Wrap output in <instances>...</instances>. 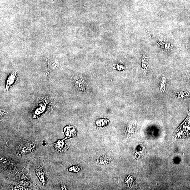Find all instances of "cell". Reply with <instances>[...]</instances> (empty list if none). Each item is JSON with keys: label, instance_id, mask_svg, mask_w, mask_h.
I'll list each match as a JSON object with an SVG mask.
<instances>
[{"label": "cell", "instance_id": "2", "mask_svg": "<svg viewBox=\"0 0 190 190\" xmlns=\"http://www.w3.org/2000/svg\"><path fill=\"white\" fill-rule=\"evenodd\" d=\"M17 77V75L16 71L13 72L11 74L6 82L5 88L6 89H9L13 86L15 83L16 82Z\"/></svg>", "mask_w": 190, "mask_h": 190}, {"label": "cell", "instance_id": "4", "mask_svg": "<svg viewBox=\"0 0 190 190\" xmlns=\"http://www.w3.org/2000/svg\"><path fill=\"white\" fill-rule=\"evenodd\" d=\"M14 190H26V189H25V188L23 187H15V188H14Z\"/></svg>", "mask_w": 190, "mask_h": 190}, {"label": "cell", "instance_id": "1", "mask_svg": "<svg viewBox=\"0 0 190 190\" xmlns=\"http://www.w3.org/2000/svg\"><path fill=\"white\" fill-rule=\"evenodd\" d=\"M190 136V115L177 129L173 135L174 139L185 138Z\"/></svg>", "mask_w": 190, "mask_h": 190}, {"label": "cell", "instance_id": "3", "mask_svg": "<svg viewBox=\"0 0 190 190\" xmlns=\"http://www.w3.org/2000/svg\"><path fill=\"white\" fill-rule=\"evenodd\" d=\"M166 82V79L165 77H163L160 84V90L161 92H164L165 90V84Z\"/></svg>", "mask_w": 190, "mask_h": 190}]
</instances>
